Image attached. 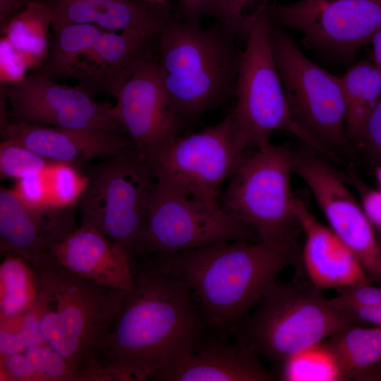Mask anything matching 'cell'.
<instances>
[{"instance_id":"6da1fadb","label":"cell","mask_w":381,"mask_h":381,"mask_svg":"<svg viewBox=\"0 0 381 381\" xmlns=\"http://www.w3.org/2000/svg\"><path fill=\"white\" fill-rule=\"evenodd\" d=\"M132 266L133 286L97 353L94 381L155 380L210 327L188 286L154 254Z\"/></svg>"},{"instance_id":"7a4b0ae2","label":"cell","mask_w":381,"mask_h":381,"mask_svg":"<svg viewBox=\"0 0 381 381\" xmlns=\"http://www.w3.org/2000/svg\"><path fill=\"white\" fill-rule=\"evenodd\" d=\"M153 254L188 286L207 324L225 339L284 268L292 265L298 276L305 273L297 239L281 243L228 241L174 254Z\"/></svg>"},{"instance_id":"3957f363","label":"cell","mask_w":381,"mask_h":381,"mask_svg":"<svg viewBox=\"0 0 381 381\" xmlns=\"http://www.w3.org/2000/svg\"><path fill=\"white\" fill-rule=\"evenodd\" d=\"M37 296L32 309L44 341L78 373L92 381L97 353L126 292L47 262L35 267Z\"/></svg>"},{"instance_id":"277c9868","label":"cell","mask_w":381,"mask_h":381,"mask_svg":"<svg viewBox=\"0 0 381 381\" xmlns=\"http://www.w3.org/2000/svg\"><path fill=\"white\" fill-rule=\"evenodd\" d=\"M234 36L222 25L203 28L175 16L157 35L161 81L183 123L217 107L234 94L241 54Z\"/></svg>"},{"instance_id":"5b68a950","label":"cell","mask_w":381,"mask_h":381,"mask_svg":"<svg viewBox=\"0 0 381 381\" xmlns=\"http://www.w3.org/2000/svg\"><path fill=\"white\" fill-rule=\"evenodd\" d=\"M253 308L229 329V335L277 368L341 329L361 325L350 313L332 307L322 289L309 279L276 282Z\"/></svg>"},{"instance_id":"8992f818","label":"cell","mask_w":381,"mask_h":381,"mask_svg":"<svg viewBox=\"0 0 381 381\" xmlns=\"http://www.w3.org/2000/svg\"><path fill=\"white\" fill-rule=\"evenodd\" d=\"M272 16L267 3L245 14L241 51L234 95L236 103L231 116L237 142L243 150L262 149L277 131L291 133L310 149L325 150L294 119L276 66L271 36Z\"/></svg>"},{"instance_id":"52a82bcc","label":"cell","mask_w":381,"mask_h":381,"mask_svg":"<svg viewBox=\"0 0 381 381\" xmlns=\"http://www.w3.org/2000/svg\"><path fill=\"white\" fill-rule=\"evenodd\" d=\"M78 200L80 224L94 227L129 253L140 255L147 210L156 181L134 145L90 167Z\"/></svg>"},{"instance_id":"ba28073f","label":"cell","mask_w":381,"mask_h":381,"mask_svg":"<svg viewBox=\"0 0 381 381\" xmlns=\"http://www.w3.org/2000/svg\"><path fill=\"white\" fill-rule=\"evenodd\" d=\"M155 41L95 24H71L53 31L47 56L36 71L76 80V87L90 95L116 98L139 63L155 53Z\"/></svg>"},{"instance_id":"9c48e42d","label":"cell","mask_w":381,"mask_h":381,"mask_svg":"<svg viewBox=\"0 0 381 381\" xmlns=\"http://www.w3.org/2000/svg\"><path fill=\"white\" fill-rule=\"evenodd\" d=\"M294 155L286 145L255 150L220 193L222 207L248 224L260 241L281 243L302 231L291 186Z\"/></svg>"},{"instance_id":"30bf717a","label":"cell","mask_w":381,"mask_h":381,"mask_svg":"<svg viewBox=\"0 0 381 381\" xmlns=\"http://www.w3.org/2000/svg\"><path fill=\"white\" fill-rule=\"evenodd\" d=\"M271 36L276 66L294 119L332 156V151L344 148L349 143L340 78L306 57L273 16Z\"/></svg>"},{"instance_id":"8fae6325","label":"cell","mask_w":381,"mask_h":381,"mask_svg":"<svg viewBox=\"0 0 381 381\" xmlns=\"http://www.w3.org/2000/svg\"><path fill=\"white\" fill-rule=\"evenodd\" d=\"M238 240L260 241L248 224L226 211L219 200L191 194L156 179L140 255L174 254Z\"/></svg>"},{"instance_id":"7c38bea8","label":"cell","mask_w":381,"mask_h":381,"mask_svg":"<svg viewBox=\"0 0 381 381\" xmlns=\"http://www.w3.org/2000/svg\"><path fill=\"white\" fill-rule=\"evenodd\" d=\"M239 146L230 114L200 131L179 135L144 155L156 179L218 200L223 184L251 154Z\"/></svg>"},{"instance_id":"4fadbf2b","label":"cell","mask_w":381,"mask_h":381,"mask_svg":"<svg viewBox=\"0 0 381 381\" xmlns=\"http://www.w3.org/2000/svg\"><path fill=\"white\" fill-rule=\"evenodd\" d=\"M270 9L283 27L300 32L308 46L344 59L381 30V0H300Z\"/></svg>"},{"instance_id":"5bb4252c","label":"cell","mask_w":381,"mask_h":381,"mask_svg":"<svg viewBox=\"0 0 381 381\" xmlns=\"http://www.w3.org/2000/svg\"><path fill=\"white\" fill-rule=\"evenodd\" d=\"M293 170L310 189L329 228L356 255L368 277L381 286L380 246L372 223L341 175L310 153H294Z\"/></svg>"},{"instance_id":"9a60e30c","label":"cell","mask_w":381,"mask_h":381,"mask_svg":"<svg viewBox=\"0 0 381 381\" xmlns=\"http://www.w3.org/2000/svg\"><path fill=\"white\" fill-rule=\"evenodd\" d=\"M4 86L10 121L126 133L111 116V105L95 102L76 86L59 84L36 71L18 83Z\"/></svg>"},{"instance_id":"2e32d148","label":"cell","mask_w":381,"mask_h":381,"mask_svg":"<svg viewBox=\"0 0 381 381\" xmlns=\"http://www.w3.org/2000/svg\"><path fill=\"white\" fill-rule=\"evenodd\" d=\"M116 99L111 114L143 155L179 136L184 126L162 83L156 50L139 63Z\"/></svg>"},{"instance_id":"e0dca14e","label":"cell","mask_w":381,"mask_h":381,"mask_svg":"<svg viewBox=\"0 0 381 381\" xmlns=\"http://www.w3.org/2000/svg\"><path fill=\"white\" fill-rule=\"evenodd\" d=\"M74 207L50 205L30 207L13 189L1 186V253L16 254L34 267L49 261L53 246L78 227Z\"/></svg>"},{"instance_id":"ac0fdd59","label":"cell","mask_w":381,"mask_h":381,"mask_svg":"<svg viewBox=\"0 0 381 381\" xmlns=\"http://www.w3.org/2000/svg\"><path fill=\"white\" fill-rule=\"evenodd\" d=\"M0 134L1 140L16 142L53 163L75 167L114 156L133 145L125 133L10 121L0 128Z\"/></svg>"},{"instance_id":"d6986e66","label":"cell","mask_w":381,"mask_h":381,"mask_svg":"<svg viewBox=\"0 0 381 381\" xmlns=\"http://www.w3.org/2000/svg\"><path fill=\"white\" fill-rule=\"evenodd\" d=\"M274 373L261 363L259 356L249 346L231 343L219 335L207 334L195 346L184 353L162 372L160 381H272Z\"/></svg>"},{"instance_id":"ffe728a7","label":"cell","mask_w":381,"mask_h":381,"mask_svg":"<svg viewBox=\"0 0 381 381\" xmlns=\"http://www.w3.org/2000/svg\"><path fill=\"white\" fill-rule=\"evenodd\" d=\"M75 274L125 292L133 286L127 250L92 226L80 224L53 246L50 260Z\"/></svg>"},{"instance_id":"44dd1931","label":"cell","mask_w":381,"mask_h":381,"mask_svg":"<svg viewBox=\"0 0 381 381\" xmlns=\"http://www.w3.org/2000/svg\"><path fill=\"white\" fill-rule=\"evenodd\" d=\"M52 13V30L75 23L156 39L174 16L169 4L141 0H42Z\"/></svg>"},{"instance_id":"7402d4cb","label":"cell","mask_w":381,"mask_h":381,"mask_svg":"<svg viewBox=\"0 0 381 381\" xmlns=\"http://www.w3.org/2000/svg\"><path fill=\"white\" fill-rule=\"evenodd\" d=\"M296 212L306 236L302 248L303 267L311 282L321 289L373 284L356 255L298 198Z\"/></svg>"},{"instance_id":"603a6c76","label":"cell","mask_w":381,"mask_h":381,"mask_svg":"<svg viewBox=\"0 0 381 381\" xmlns=\"http://www.w3.org/2000/svg\"><path fill=\"white\" fill-rule=\"evenodd\" d=\"M349 143L359 146L365 123L381 96V71L373 62L363 60L340 77Z\"/></svg>"},{"instance_id":"cb8c5ba5","label":"cell","mask_w":381,"mask_h":381,"mask_svg":"<svg viewBox=\"0 0 381 381\" xmlns=\"http://www.w3.org/2000/svg\"><path fill=\"white\" fill-rule=\"evenodd\" d=\"M52 13L42 0H29L25 11L1 30L20 54L28 68H38L44 61L52 37Z\"/></svg>"},{"instance_id":"d4e9b609","label":"cell","mask_w":381,"mask_h":381,"mask_svg":"<svg viewBox=\"0 0 381 381\" xmlns=\"http://www.w3.org/2000/svg\"><path fill=\"white\" fill-rule=\"evenodd\" d=\"M1 380L80 381L78 373L46 341L0 358Z\"/></svg>"},{"instance_id":"484cf974","label":"cell","mask_w":381,"mask_h":381,"mask_svg":"<svg viewBox=\"0 0 381 381\" xmlns=\"http://www.w3.org/2000/svg\"><path fill=\"white\" fill-rule=\"evenodd\" d=\"M323 341L334 355L346 380L381 363V327L347 326Z\"/></svg>"},{"instance_id":"4316f807","label":"cell","mask_w":381,"mask_h":381,"mask_svg":"<svg viewBox=\"0 0 381 381\" xmlns=\"http://www.w3.org/2000/svg\"><path fill=\"white\" fill-rule=\"evenodd\" d=\"M3 255L0 265V321L30 310L37 296L35 267L16 254Z\"/></svg>"},{"instance_id":"83f0119b","label":"cell","mask_w":381,"mask_h":381,"mask_svg":"<svg viewBox=\"0 0 381 381\" xmlns=\"http://www.w3.org/2000/svg\"><path fill=\"white\" fill-rule=\"evenodd\" d=\"M277 368V378L280 380H346L337 358L323 341L296 353Z\"/></svg>"},{"instance_id":"f1b7e54d","label":"cell","mask_w":381,"mask_h":381,"mask_svg":"<svg viewBox=\"0 0 381 381\" xmlns=\"http://www.w3.org/2000/svg\"><path fill=\"white\" fill-rule=\"evenodd\" d=\"M44 341L32 307L0 321V358L16 354Z\"/></svg>"},{"instance_id":"f546056e","label":"cell","mask_w":381,"mask_h":381,"mask_svg":"<svg viewBox=\"0 0 381 381\" xmlns=\"http://www.w3.org/2000/svg\"><path fill=\"white\" fill-rule=\"evenodd\" d=\"M49 205L59 207L75 205L86 185L87 177L77 167L68 164H53L44 173Z\"/></svg>"},{"instance_id":"4dcf8cb0","label":"cell","mask_w":381,"mask_h":381,"mask_svg":"<svg viewBox=\"0 0 381 381\" xmlns=\"http://www.w3.org/2000/svg\"><path fill=\"white\" fill-rule=\"evenodd\" d=\"M53 163L23 145L11 140L0 143V177L1 180L19 179L44 173Z\"/></svg>"},{"instance_id":"1f68e13d","label":"cell","mask_w":381,"mask_h":381,"mask_svg":"<svg viewBox=\"0 0 381 381\" xmlns=\"http://www.w3.org/2000/svg\"><path fill=\"white\" fill-rule=\"evenodd\" d=\"M337 295L329 298L332 307L339 311L381 305V286L372 284H351L337 288Z\"/></svg>"},{"instance_id":"d6a6232c","label":"cell","mask_w":381,"mask_h":381,"mask_svg":"<svg viewBox=\"0 0 381 381\" xmlns=\"http://www.w3.org/2000/svg\"><path fill=\"white\" fill-rule=\"evenodd\" d=\"M0 47L1 85H10L20 82L26 77L25 71L28 69L25 61L4 36H1Z\"/></svg>"},{"instance_id":"836d02e7","label":"cell","mask_w":381,"mask_h":381,"mask_svg":"<svg viewBox=\"0 0 381 381\" xmlns=\"http://www.w3.org/2000/svg\"><path fill=\"white\" fill-rule=\"evenodd\" d=\"M13 190L28 207L37 208L49 205L48 188L44 173L16 180Z\"/></svg>"},{"instance_id":"e575fe53","label":"cell","mask_w":381,"mask_h":381,"mask_svg":"<svg viewBox=\"0 0 381 381\" xmlns=\"http://www.w3.org/2000/svg\"><path fill=\"white\" fill-rule=\"evenodd\" d=\"M256 0H220L212 16L221 23V25L234 34L242 33L243 10L250 3Z\"/></svg>"},{"instance_id":"d590c367","label":"cell","mask_w":381,"mask_h":381,"mask_svg":"<svg viewBox=\"0 0 381 381\" xmlns=\"http://www.w3.org/2000/svg\"><path fill=\"white\" fill-rule=\"evenodd\" d=\"M359 146L381 160V96L365 123Z\"/></svg>"},{"instance_id":"8d00e7d4","label":"cell","mask_w":381,"mask_h":381,"mask_svg":"<svg viewBox=\"0 0 381 381\" xmlns=\"http://www.w3.org/2000/svg\"><path fill=\"white\" fill-rule=\"evenodd\" d=\"M353 184L361 196L362 207L372 223L381 231V190L370 188L361 182L353 173H350Z\"/></svg>"},{"instance_id":"74e56055","label":"cell","mask_w":381,"mask_h":381,"mask_svg":"<svg viewBox=\"0 0 381 381\" xmlns=\"http://www.w3.org/2000/svg\"><path fill=\"white\" fill-rule=\"evenodd\" d=\"M220 0H177L175 17L193 23H199L205 14L212 15Z\"/></svg>"},{"instance_id":"f35d334b","label":"cell","mask_w":381,"mask_h":381,"mask_svg":"<svg viewBox=\"0 0 381 381\" xmlns=\"http://www.w3.org/2000/svg\"><path fill=\"white\" fill-rule=\"evenodd\" d=\"M29 0H0V30L16 16L25 11Z\"/></svg>"},{"instance_id":"ab89813d","label":"cell","mask_w":381,"mask_h":381,"mask_svg":"<svg viewBox=\"0 0 381 381\" xmlns=\"http://www.w3.org/2000/svg\"><path fill=\"white\" fill-rule=\"evenodd\" d=\"M361 324L370 323L381 327V305L349 311Z\"/></svg>"},{"instance_id":"60d3db41","label":"cell","mask_w":381,"mask_h":381,"mask_svg":"<svg viewBox=\"0 0 381 381\" xmlns=\"http://www.w3.org/2000/svg\"><path fill=\"white\" fill-rule=\"evenodd\" d=\"M373 47V64L381 71V30L377 32L370 42Z\"/></svg>"},{"instance_id":"b9f144b4","label":"cell","mask_w":381,"mask_h":381,"mask_svg":"<svg viewBox=\"0 0 381 381\" xmlns=\"http://www.w3.org/2000/svg\"><path fill=\"white\" fill-rule=\"evenodd\" d=\"M143 1L157 5H166L169 4L168 0H141Z\"/></svg>"},{"instance_id":"7bdbcfd3","label":"cell","mask_w":381,"mask_h":381,"mask_svg":"<svg viewBox=\"0 0 381 381\" xmlns=\"http://www.w3.org/2000/svg\"><path fill=\"white\" fill-rule=\"evenodd\" d=\"M376 178H377V181L380 186V188L381 190V160L376 169Z\"/></svg>"},{"instance_id":"ee69618b","label":"cell","mask_w":381,"mask_h":381,"mask_svg":"<svg viewBox=\"0 0 381 381\" xmlns=\"http://www.w3.org/2000/svg\"><path fill=\"white\" fill-rule=\"evenodd\" d=\"M380 249H381V246H380Z\"/></svg>"}]
</instances>
